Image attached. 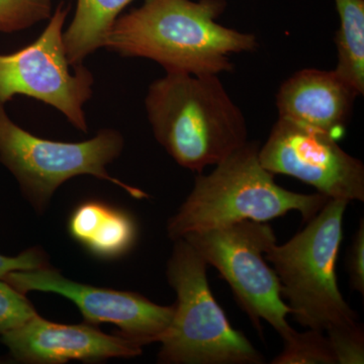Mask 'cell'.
<instances>
[{"mask_svg": "<svg viewBox=\"0 0 364 364\" xmlns=\"http://www.w3.org/2000/svg\"><path fill=\"white\" fill-rule=\"evenodd\" d=\"M176 242L167 279L176 291L173 318L163 335L159 363L262 364L264 356L230 324L208 286L207 262L184 239Z\"/></svg>", "mask_w": 364, "mask_h": 364, "instance_id": "5", "label": "cell"}, {"mask_svg": "<svg viewBox=\"0 0 364 364\" xmlns=\"http://www.w3.org/2000/svg\"><path fill=\"white\" fill-rule=\"evenodd\" d=\"M272 364H337L329 339L324 332L309 329L294 331L284 340V348Z\"/></svg>", "mask_w": 364, "mask_h": 364, "instance_id": "16", "label": "cell"}, {"mask_svg": "<svg viewBox=\"0 0 364 364\" xmlns=\"http://www.w3.org/2000/svg\"><path fill=\"white\" fill-rule=\"evenodd\" d=\"M70 4L60 2L37 40L11 54H0V102L26 95L51 105L78 130L87 132L85 105L92 97L95 78L83 64L67 58L63 28Z\"/></svg>", "mask_w": 364, "mask_h": 364, "instance_id": "8", "label": "cell"}, {"mask_svg": "<svg viewBox=\"0 0 364 364\" xmlns=\"http://www.w3.org/2000/svg\"><path fill=\"white\" fill-rule=\"evenodd\" d=\"M145 107L160 145L198 173L248 142L245 117L218 75L166 73L149 86Z\"/></svg>", "mask_w": 364, "mask_h": 364, "instance_id": "2", "label": "cell"}, {"mask_svg": "<svg viewBox=\"0 0 364 364\" xmlns=\"http://www.w3.org/2000/svg\"><path fill=\"white\" fill-rule=\"evenodd\" d=\"M182 239L207 264L217 268L260 335L261 320L272 326L284 341L294 334L296 330L287 320L291 311L282 298L279 277L265 258L277 243L270 225L246 220Z\"/></svg>", "mask_w": 364, "mask_h": 364, "instance_id": "7", "label": "cell"}, {"mask_svg": "<svg viewBox=\"0 0 364 364\" xmlns=\"http://www.w3.org/2000/svg\"><path fill=\"white\" fill-rule=\"evenodd\" d=\"M47 256L39 248H31L14 257L0 254V280H4L9 273L28 272L49 267Z\"/></svg>", "mask_w": 364, "mask_h": 364, "instance_id": "21", "label": "cell"}, {"mask_svg": "<svg viewBox=\"0 0 364 364\" xmlns=\"http://www.w3.org/2000/svg\"><path fill=\"white\" fill-rule=\"evenodd\" d=\"M37 315L25 294L0 280V335L20 327Z\"/></svg>", "mask_w": 364, "mask_h": 364, "instance_id": "19", "label": "cell"}, {"mask_svg": "<svg viewBox=\"0 0 364 364\" xmlns=\"http://www.w3.org/2000/svg\"><path fill=\"white\" fill-rule=\"evenodd\" d=\"M134 0H77L75 14L65 33L67 58L72 67L100 48L122 11Z\"/></svg>", "mask_w": 364, "mask_h": 364, "instance_id": "14", "label": "cell"}, {"mask_svg": "<svg viewBox=\"0 0 364 364\" xmlns=\"http://www.w3.org/2000/svg\"><path fill=\"white\" fill-rule=\"evenodd\" d=\"M16 360L26 363H65L135 358L142 345L123 335L112 336L87 325H62L39 315L0 335Z\"/></svg>", "mask_w": 364, "mask_h": 364, "instance_id": "11", "label": "cell"}, {"mask_svg": "<svg viewBox=\"0 0 364 364\" xmlns=\"http://www.w3.org/2000/svg\"><path fill=\"white\" fill-rule=\"evenodd\" d=\"M258 154V144L247 142L218 163L212 173L196 176L191 195L167 224L169 238L176 241L246 220L268 222L291 210L306 223L331 200L322 193L304 195L282 188Z\"/></svg>", "mask_w": 364, "mask_h": 364, "instance_id": "3", "label": "cell"}, {"mask_svg": "<svg viewBox=\"0 0 364 364\" xmlns=\"http://www.w3.org/2000/svg\"><path fill=\"white\" fill-rule=\"evenodd\" d=\"M340 28L336 35L338 52L335 72L354 88L364 92V0H334Z\"/></svg>", "mask_w": 364, "mask_h": 364, "instance_id": "15", "label": "cell"}, {"mask_svg": "<svg viewBox=\"0 0 364 364\" xmlns=\"http://www.w3.org/2000/svg\"><path fill=\"white\" fill-rule=\"evenodd\" d=\"M348 203L331 198L305 229L282 245L275 243L265 255L279 277L289 315L308 329L327 332L358 322L355 311L340 293L336 275Z\"/></svg>", "mask_w": 364, "mask_h": 364, "instance_id": "4", "label": "cell"}, {"mask_svg": "<svg viewBox=\"0 0 364 364\" xmlns=\"http://www.w3.org/2000/svg\"><path fill=\"white\" fill-rule=\"evenodd\" d=\"M53 0H0V33L30 28L52 16Z\"/></svg>", "mask_w": 364, "mask_h": 364, "instance_id": "17", "label": "cell"}, {"mask_svg": "<svg viewBox=\"0 0 364 364\" xmlns=\"http://www.w3.org/2000/svg\"><path fill=\"white\" fill-rule=\"evenodd\" d=\"M68 228L71 236L98 257H119L136 241V228L131 215L95 200L79 205Z\"/></svg>", "mask_w": 364, "mask_h": 364, "instance_id": "13", "label": "cell"}, {"mask_svg": "<svg viewBox=\"0 0 364 364\" xmlns=\"http://www.w3.org/2000/svg\"><path fill=\"white\" fill-rule=\"evenodd\" d=\"M358 91L333 71L304 69L280 86V119L310 127L340 140L350 119Z\"/></svg>", "mask_w": 364, "mask_h": 364, "instance_id": "12", "label": "cell"}, {"mask_svg": "<svg viewBox=\"0 0 364 364\" xmlns=\"http://www.w3.org/2000/svg\"><path fill=\"white\" fill-rule=\"evenodd\" d=\"M225 0H144L119 16L104 47L123 57L157 62L166 73L219 75L233 68L232 55L257 47L253 33L220 25Z\"/></svg>", "mask_w": 364, "mask_h": 364, "instance_id": "1", "label": "cell"}, {"mask_svg": "<svg viewBox=\"0 0 364 364\" xmlns=\"http://www.w3.org/2000/svg\"><path fill=\"white\" fill-rule=\"evenodd\" d=\"M4 282L23 294L39 291L65 296L78 306L87 322L116 325L121 335L142 346L160 342L176 311V304L160 306L142 294L72 282L50 267L13 272Z\"/></svg>", "mask_w": 364, "mask_h": 364, "instance_id": "10", "label": "cell"}, {"mask_svg": "<svg viewBox=\"0 0 364 364\" xmlns=\"http://www.w3.org/2000/svg\"><path fill=\"white\" fill-rule=\"evenodd\" d=\"M261 165L312 186L332 200H364V166L328 134L280 119L259 149Z\"/></svg>", "mask_w": 364, "mask_h": 364, "instance_id": "9", "label": "cell"}, {"mask_svg": "<svg viewBox=\"0 0 364 364\" xmlns=\"http://www.w3.org/2000/svg\"><path fill=\"white\" fill-rule=\"evenodd\" d=\"M327 334L337 364L364 363V333L358 322L336 326Z\"/></svg>", "mask_w": 364, "mask_h": 364, "instance_id": "18", "label": "cell"}, {"mask_svg": "<svg viewBox=\"0 0 364 364\" xmlns=\"http://www.w3.org/2000/svg\"><path fill=\"white\" fill-rule=\"evenodd\" d=\"M349 280L353 291L364 294V222L361 219L358 231L353 237V241L349 248L347 258Z\"/></svg>", "mask_w": 364, "mask_h": 364, "instance_id": "20", "label": "cell"}, {"mask_svg": "<svg viewBox=\"0 0 364 364\" xmlns=\"http://www.w3.org/2000/svg\"><path fill=\"white\" fill-rule=\"evenodd\" d=\"M124 136L105 129L79 143L57 142L23 130L0 102V162L14 176L36 210L43 212L56 189L72 177L91 176L117 184L138 200L148 198L141 189L109 176L107 166L122 154Z\"/></svg>", "mask_w": 364, "mask_h": 364, "instance_id": "6", "label": "cell"}]
</instances>
